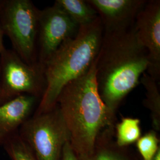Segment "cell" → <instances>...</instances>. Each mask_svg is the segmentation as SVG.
<instances>
[{"mask_svg":"<svg viewBox=\"0 0 160 160\" xmlns=\"http://www.w3.org/2000/svg\"><path fill=\"white\" fill-rule=\"evenodd\" d=\"M96 10L104 32H114L132 27L145 0H87Z\"/></svg>","mask_w":160,"mask_h":160,"instance_id":"9c48e42d","label":"cell"},{"mask_svg":"<svg viewBox=\"0 0 160 160\" xmlns=\"http://www.w3.org/2000/svg\"><path fill=\"white\" fill-rule=\"evenodd\" d=\"M152 160H160V149L158 151V152H157V154H155L154 157Z\"/></svg>","mask_w":160,"mask_h":160,"instance_id":"d6986e66","label":"cell"},{"mask_svg":"<svg viewBox=\"0 0 160 160\" xmlns=\"http://www.w3.org/2000/svg\"><path fill=\"white\" fill-rule=\"evenodd\" d=\"M149 65L148 54L133 29L104 32L96 59L97 88L103 102L116 113L122 101L140 82Z\"/></svg>","mask_w":160,"mask_h":160,"instance_id":"7a4b0ae2","label":"cell"},{"mask_svg":"<svg viewBox=\"0 0 160 160\" xmlns=\"http://www.w3.org/2000/svg\"><path fill=\"white\" fill-rule=\"evenodd\" d=\"M159 140L154 131H151L137 141L138 151L143 160H152L160 149Z\"/></svg>","mask_w":160,"mask_h":160,"instance_id":"9a60e30c","label":"cell"},{"mask_svg":"<svg viewBox=\"0 0 160 160\" xmlns=\"http://www.w3.org/2000/svg\"><path fill=\"white\" fill-rule=\"evenodd\" d=\"M39 12L30 0H0V28L10 40L12 50L30 65L38 63Z\"/></svg>","mask_w":160,"mask_h":160,"instance_id":"277c9868","label":"cell"},{"mask_svg":"<svg viewBox=\"0 0 160 160\" xmlns=\"http://www.w3.org/2000/svg\"><path fill=\"white\" fill-rule=\"evenodd\" d=\"M61 160H80L71 147L69 141L63 146Z\"/></svg>","mask_w":160,"mask_h":160,"instance_id":"e0dca14e","label":"cell"},{"mask_svg":"<svg viewBox=\"0 0 160 160\" xmlns=\"http://www.w3.org/2000/svg\"><path fill=\"white\" fill-rule=\"evenodd\" d=\"M54 5L62 10L79 27L92 23L99 17L96 10L87 1L57 0Z\"/></svg>","mask_w":160,"mask_h":160,"instance_id":"8fae6325","label":"cell"},{"mask_svg":"<svg viewBox=\"0 0 160 160\" xmlns=\"http://www.w3.org/2000/svg\"><path fill=\"white\" fill-rule=\"evenodd\" d=\"M91 160H128L119 152L109 147H96Z\"/></svg>","mask_w":160,"mask_h":160,"instance_id":"2e32d148","label":"cell"},{"mask_svg":"<svg viewBox=\"0 0 160 160\" xmlns=\"http://www.w3.org/2000/svg\"><path fill=\"white\" fill-rule=\"evenodd\" d=\"M3 36L4 33L2 31L1 29L0 28V53L2 51V50L5 48V46L4 45L3 43Z\"/></svg>","mask_w":160,"mask_h":160,"instance_id":"ac0fdd59","label":"cell"},{"mask_svg":"<svg viewBox=\"0 0 160 160\" xmlns=\"http://www.w3.org/2000/svg\"><path fill=\"white\" fill-rule=\"evenodd\" d=\"M141 121L137 118H123L115 125L116 144L119 147H125L137 142L141 135Z\"/></svg>","mask_w":160,"mask_h":160,"instance_id":"4fadbf2b","label":"cell"},{"mask_svg":"<svg viewBox=\"0 0 160 160\" xmlns=\"http://www.w3.org/2000/svg\"><path fill=\"white\" fill-rule=\"evenodd\" d=\"M57 104L75 154L80 160H92L98 138L106 129L115 126L116 118L98 91L96 60L84 74L63 87Z\"/></svg>","mask_w":160,"mask_h":160,"instance_id":"6da1fadb","label":"cell"},{"mask_svg":"<svg viewBox=\"0 0 160 160\" xmlns=\"http://www.w3.org/2000/svg\"><path fill=\"white\" fill-rule=\"evenodd\" d=\"M140 82L145 89L146 98L143 100V105L151 112L154 129L160 131V94L157 81L145 72L141 76Z\"/></svg>","mask_w":160,"mask_h":160,"instance_id":"7c38bea8","label":"cell"},{"mask_svg":"<svg viewBox=\"0 0 160 160\" xmlns=\"http://www.w3.org/2000/svg\"><path fill=\"white\" fill-rule=\"evenodd\" d=\"M2 147L12 160H37L18 132L7 139Z\"/></svg>","mask_w":160,"mask_h":160,"instance_id":"5bb4252c","label":"cell"},{"mask_svg":"<svg viewBox=\"0 0 160 160\" xmlns=\"http://www.w3.org/2000/svg\"><path fill=\"white\" fill-rule=\"evenodd\" d=\"M138 40L148 54L147 73L155 81L160 76V1H147L133 24Z\"/></svg>","mask_w":160,"mask_h":160,"instance_id":"ba28073f","label":"cell"},{"mask_svg":"<svg viewBox=\"0 0 160 160\" xmlns=\"http://www.w3.org/2000/svg\"><path fill=\"white\" fill-rule=\"evenodd\" d=\"M46 87L45 66L25 62L12 49L0 53V103L21 95L42 97Z\"/></svg>","mask_w":160,"mask_h":160,"instance_id":"8992f818","label":"cell"},{"mask_svg":"<svg viewBox=\"0 0 160 160\" xmlns=\"http://www.w3.org/2000/svg\"><path fill=\"white\" fill-rule=\"evenodd\" d=\"M39 98L21 95L0 103V147L17 133L20 128L32 115Z\"/></svg>","mask_w":160,"mask_h":160,"instance_id":"30bf717a","label":"cell"},{"mask_svg":"<svg viewBox=\"0 0 160 160\" xmlns=\"http://www.w3.org/2000/svg\"><path fill=\"white\" fill-rule=\"evenodd\" d=\"M100 17L79 27L76 35L65 40L45 64L46 87L35 113L53 109L63 87L86 72L97 58L103 38Z\"/></svg>","mask_w":160,"mask_h":160,"instance_id":"3957f363","label":"cell"},{"mask_svg":"<svg viewBox=\"0 0 160 160\" xmlns=\"http://www.w3.org/2000/svg\"><path fill=\"white\" fill-rule=\"evenodd\" d=\"M79 26L58 7L40 10L37 37V58L45 65L63 42L77 34Z\"/></svg>","mask_w":160,"mask_h":160,"instance_id":"52a82bcc","label":"cell"},{"mask_svg":"<svg viewBox=\"0 0 160 160\" xmlns=\"http://www.w3.org/2000/svg\"><path fill=\"white\" fill-rule=\"evenodd\" d=\"M18 135L37 160H61L68 132L57 104L53 109L32 114L21 126Z\"/></svg>","mask_w":160,"mask_h":160,"instance_id":"5b68a950","label":"cell"}]
</instances>
